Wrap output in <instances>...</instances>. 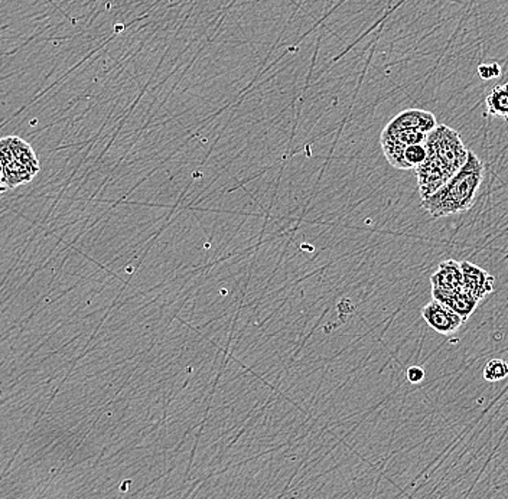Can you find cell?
I'll return each mask as SVG.
<instances>
[{
	"instance_id": "obj_9",
	"label": "cell",
	"mask_w": 508,
	"mask_h": 499,
	"mask_svg": "<svg viewBox=\"0 0 508 499\" xmlns=\"http://www.w3.org/2000/svg\"><path fill=\"white\" fill-rule=\"evenodd\" d=\"M462 269L457 260L442 261L430 276L432 289L443 291L462 290Z\"/></svg>"
},
{
	"instance_id": "obj_10",
	"label": "cell",
	"mask_w": 508,
	"mask_h": 499,
	"mask_svg": "<svg viewBox=\"0 0 508 499\" xmlns=\"http://www.w3.org/2000/svg\"><path fill=\"white\" fill-rule=\"evenodd\" d=\"M488 115L503 117L508 123V83L495 86L485 100Z\"/></svg>"
},
{
	"instance_id": "obj_3",
	"label": "cell",
	"mask_w": 508,
	"mask_h": 499,
	"mask_svg": "<svg viewBox=\"0 0 508 499\" xmlns=\"http://www.w3.org/2000/svg\"><path fill=\"white\" fill-rule=\"evenodd\" d=\"M426 148L428 152H432L442 160L452 175L457 174L467 163L470 155V150L463 145L460 133L446 125H438L429 133Z\"/></svg>"
},
{
	"instance_id": "obj_4",
	"label": "cell",
	"mask_w": 508,
	"mask_h": 499,
	"mask_svg": "<svg viewBox=\"0 0 508 499\" xmlns=\"http://www.w3.org/2000/svg\"><path fill=\"white\" fill-rule=\"evenodd\" d=\"M452 177L451 170L443 165L442 160L432 152H428L425 162L416 168L419 194H420L422 201L440 191L441 188Z\"/></svg>"
},
{
	"instance_id": "obj_12",
	"label": "cell",
	"mask_w": 508,
	"mask_h": 499,
	"mask_svg": "<svg viewBox=\"0 0 508 499\" xmlns=\"http://www.w3.org/2000/svg\"><path fill=\"white\" fill-rule=\"evenodd\" d=\"M482 374H484V378L487 382H502V380L508 377V362H505L504 360H498V358L488 361Z\"/></svg>"
},
{
	"instance_id": "obj_7",
	"label": "cell",
	"mask_w": 508,
	"mask_h": 499,
	"mask_svg": "<svg viewBox=\"0 0 508 499\" xmlns=\"http://www.w3.org/2000/svg\"><path fill=\"white\" fill-rule=\"evenodd\" d=\"M438 125L440 123L430 111L409 108V110L401 111L400 115L391 118L390 122L388 123V127L411 128V130H419V132L429 135Z\"/></svg>"
},
{
	"instance_id": "obj_2",
	"label": "cell",
	"mask_w": 508,
	"mask_h": 499,
	"mask_svg": "<svg viewBox=\"0 0 508 499\" xmlns=\"http://www.w3.org/2000/svg\"><path fill=\"white\" fill-rule=\"evenodd\" d=\"M0 160L4 165L9 189L29 184L41 170L38 157L35 155L32 146L17 136L0 139Z\"/></svg>"
},
{
	"instance_id": "obj_16",
	"label": "cell",
	"mask_w": 508,
	"mask_h": 499,
	"mask_svg": "<svg viewBox=\"0 0 508 499\" xmlns=\"http://www.w3.org/2000/svg\"><path fill=\"white\" fill-rule=\"evenodd\" d=\"M7 189H9V187H7L6 178H5L4 165H2V160H0V194L6 192Z\"/></svg>"
},
{
	"instance_id": "obj_15",
	"label": "cell",
	"mask_w": 508,
	"mask_h": 499,
	"mask_svg": "<svg viewBox=\"0 0 508 499\" xmlns=\"http://www.w3.org/2000/svg\"><path fill=\"white\" fill-rule=\"evenodd\" d=\"M423 378H425V370H423L422 367L413 365V367L409 368L408 380L411 382V384H419V382H422Z\"/></svg>"
},
{
	"instance_id": "obj_8",
	"label": "cell",
	"mask_w": 508,
	"mask_h": 499,
	"mask_svg": "<svg viewBox=\"0 0 508 499\" xmlns=\"http://www.w3.org/2000/svg\"><path fill=\"white\" fill-rule=\"evenodd\" d=\"M433 300L443 303L448 306L451 311L457 313L458 316L462 318L463 322L470 320V316L475 312L480 300L468 295L465 291H443L438 289H432Z\"/></svg>"
},
{
	"instance_id": "obj_13",
	"label": "cell",
	"mask_w": 508,
	"mask_h": 499,
	"mask_svg": "<svg viewBox=\"0 0 508 499\" xmlns=\"http://www.w3.org/2000/svg\"><path fill=\"white\" fill-rule=\"evenodd\" d=\"M428 158V148L425 145L406 146L405 162L409 169H416L419 165H422Z\"/></svg>"
},
{
	"instance_id": "obj_14",
	"label": "cell",
	"mask_w": 508,
	"mask_h": 499,
	"mask_svg": "<svg viewBox=\"0 0 508 499\" xmlns=\"http://www.w3.org/2000/svg\"><path fill=\"white\" fill-rule=\"evenodd\" d=\"M478 76L485 81L494 80V78L502 76V66H498L497 63L481 64L478 66Z\"/></svg>"
},
{
	"instance_id": "obj_1",
	"label": "cell",
	"mask_w": 508,
	"mask_h": 499,
	"mask_svg": "<svg viewBox=\"0 0 508 499\" xmlns=\"http://www.w3.org/2000/svg\"><path fill=\"white\" fill-rule=\"evenodd\" d=\"M484 179V165L477 153L471 152L468 160L440 191L423 199L422 207L428 214L443 219L462 214L472 209L478 189Z\"/></svg>"
},
{
	"instance_id": "obj_6",
	"label": "cell",
	"mask_w": 508,
	"mask_h": 499,
	"mask_svg": "<svg viewBox=\"0 0 508 499\" xmlns=\"http://www.w3.org/2000/svg\"><path fill=\"white\" fill-rule=\"evenodd\" d=\"M462 269V290L477 300H482L485 296L490 295L494 290V276L485 271L484 269L478 268L470 261H461Z\"/></svg>"
},
{
	"instance_id": "obj_5",
	"label": "cell",
	"mask_w": 508,
	"mask_h": 499,
	"mask_svg": "<svg viewBox=\"0 0 508 499\" xmlns=\"http://www.w3.org/2000/svg\"><path fill=\"white\" fill-rule=\"evenodd\" d=\"M422 318L435 332L441 333V335H452L460 330L463 323L461 316L438 300H432L423 306Z\"/></svg>"
},
{
	"instance_id": "obj_11",
	"label": "cell",
	"mask_w": 508,
	"mask_h": 499,
	"mask_svg": "<svg viewBox=\"0 0 508 499\" xmlns=\"http://www.w3.org/2000/svg\"><path fill=\"white\" fill-rule=\"evenodd\" d=\"M381 135L389 136L391 139L405 146L425 145L428 140L426 133L411 130V128H390L386 126Z\"/></svg>"
}]
</instances>
